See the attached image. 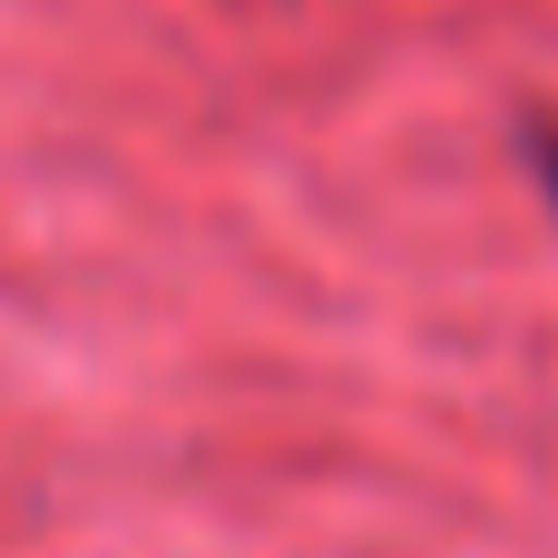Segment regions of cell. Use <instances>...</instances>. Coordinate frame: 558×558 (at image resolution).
<instances>
[{
    "instance_id": "obj_1",
    "label": "cell",
    "mask_w": 558,
    "mask_h": 558,
    "mask_svg": "<svg viewBox=\"0 0 558 558\" xmlns=\"http://www.w3.org/2000/svg\"><path fill=\"white\" fill-rule=\"evenodd\" d=\"M532 157H541V183H549V209H558V131H541Z\"/></svg>"
}]
</instances>
